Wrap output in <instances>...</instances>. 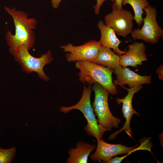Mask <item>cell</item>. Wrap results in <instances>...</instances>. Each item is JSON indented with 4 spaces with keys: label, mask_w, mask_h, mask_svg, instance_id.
Returning <instances> with one entry per match:
<instances>
[{
    "label": "cell",
    "mask_w": 163,
    "mask_h": 163,
    "mask_svg": "<svg viewBox=\"0 0 163 163\" xmlns=\"http://www.w3.org/2000/svg\"><path fill=\"white\" fill-rule=\"evenodd\" d=\"M4 8L12 17L15 27V33L13 35L8 30L6 39L10 46L9 51L12 54L21 47L28 50L32 48L35 38L34 30L36 29L37 22L34 18H28V14L23 11L11 8L6 6Z\"/></svg>",
    "instance_id": "6da1fadb"
},
{
    "label": "cell",
    "mask_w": 163,
    "mask_h": 163,
    "mask_svg": "<svg viewBox=\"0 0 163 163\" xmlns=\"http://www.w3.org/2000/svg\"><path fill=\"white\" fill-rule=\"evenodd\" d=\"M75 67L80 72L79 81L85 85L97 83L103 87L109 94H117L116 85L112 80L114 70L88 61L76 62Z\"/></svg>",
    "instance_id": "7a4b0ae2"
},
{
    "label": "cell",
    "mask_w": 163,
    "mask_h": 163,
    "mask_svg": "<svg viewBox=\"0 0 163 163\" xmlns=\"http://www.w3.org/2000/svg\"><path fill=\"white\" fill-rule=\"evenodd\" d=\"M92 89L91 85L87 87L85 85L82 97L79 101L75 105L69 107H61L60 111L66 113L73 110H78L84 115L87 124L84 129L88 135L95 137L97 141L102 139L104 134L107 130L99 124L96 119L91 103V95Z\"/></svg>",
    "instance_id": "3957f363"
},
{
    "label": "cell",
    "mask_w": 163,
    "mask_h": 163,
    "mask_svg": "<svg viewBox=\"0 0 163 163\" xmlns=\"http://www.w3.org/2000/svg\"><path fill=\"white\" fill-rule=\"evenodd\" d=\"M92 90L95 97L92 108L97 118L98 123L110 131L113 128H117L121 121L114 117L110 110L108 104L109 93L101 85L97 83L93 84Z\"/></svg>",
    "instance_id": "277c9868"
},
{
    "label": "cell",
    "mask_w": 163,
    "mask_h": 163,
    "mask_svg": "<svg viewBox=\"0 0 163 163\" xmlns=\"http://www.w3.org/2000/svg\"><path fill=\"white\" fill-rule=\"evenodd\" d=\"M146 16L143 19L142 28L133 30L131 35L135 40H141L152 44L157 43L163 36L162 28L158 24L157 20V11L149 5L144 9Z\"/></svg>",
    "instance_id": "5b68a950"
},
{
    "label": "cell",
    "mask_w": 163,
    "mask_h": 163,
    "mask_svg": "<svg viewBox=\"0 0 163 163\" xmlns=\"http://www.w3.org/2000/svg\"><path fill=\"white\" fill-rule=\"evenodd\" d=\"M13 55L15 60L20 64L26 72H35L41 79L46 81L49 80L50 78L44 72L43 68L46 65L50 63L53 60L50 50L37 58L30 54L27 48L21 47L16 50Z\"/></svg>",
    "instance_id": "8992f818"
},
{
    "label": "cell",
    "mask_w": 163,
    "mask_h": 163,
    "mask_svg": "<svg viewBox=\"0 0 163 163\" xmlns=\"http://www.w3.org/2000/svg\"><path fill=\"white\" fill-rule=\"evenodd\" d=\"M101 46L99 41L90 40L84 44L74 46L70 43L62 45L60 47L66 54V60L68 62L78 61L91 62L96 56Z\"/></svg>",
    "instance_id": "52a82bcc"
},
{
    "label": "cell",
    "mask_w": 163,
    "mask_h": 163,
    "mask_svg": "<svg viewBox=\"0 0 163 163\" xmlns=\"http://www.w3.org/2000/svg\"><path fill=\"white\" fill-rule=\"evenodd\" d=\"M104 17L105 24L112 28L116 34L125 37L131 33L133 27V16L130 11L123 8L112 9Z\"/></svg>",
    "instance_id": "ba28073f"
},
{
    "label": "cell",
    "mask_w": 163,
    "mask_h": 163,
    "mask_svg": "<svg viewBox=\"0 0 163 163\" xmlns=\"http://www.w3.org/2000/svg\"><path fill=\"white\" fill-rule=\"evenodd\" d=\"M137 145L128 147L121 144L107 143L102 139L97 141V145L95 152L91 155V159L94 161L102 160L106 163L113 157L117 155L130 154L138 150Z\"/></svg>",
    "instance_id": "9c48e42d"
},
{
    "label": "cell",
    "mask_w": 163,
    "mask_h": 163,
    "mask_svg": "<svg viewBox=\"0 0 163 163\" xmlns=\"http://www.w3.org/2000/svg\"><path fill=\"white\" fill-rule=\"evenodd\" d=\"M142 88V85L127 89L128 94L123 98H117L118 104L122 103V111L123 117L126 119L123 127L119 130L116 131L110 135L108 137L110 140L114 139L116 136L122 131L124 130L127 134L132 138V133L130 126V120L132 116L135 114L139 115V113L133 108L132 100L134 94Z\"/></svg>",
    "instance_id": "30bf717a"
},
{
    "label": "cell",
    "mask_w": 163,
    "mask_h": 163,
    "mask_svg": "<svg viewBox=\"0 0 163 163\" xmlns=\"http://www.w3.org/2000/svg\"><path fill=\"white\" fill-rule=\"evenodd\" d=\"M116 79L113 81L115 85H127L130 88L149 84L151 82V75L141 76L130 70L127 67L119 65L114 70Z\"/></svg>",
    "instance_id": "8fae6325"
},
{
    "label": "cell",
    "mask_w": 163,
    "mask_h": 163,
    "mask_svg": "<svg viewBox=\"0 0 163 163\" xmlns=\"http://www.w3.org/2000/svg\"><path fill=\"white\" fill-rule=\"evenodd\" d=\"M146 47L143 42H135L128 46V50L120 56L119 64L122 67H137L148 60L145 53Z\"/></svg>",
    "instance_id": "7c38bea8"
},
{
    "label": "cell",
    "mask_w": 163,
    "mask_h": 163,
    "mask_svg": "<svg viewBox=\"0 0 163 163\" xmlns=\"http://www.w3.org/2000/svg\"><path fill=\"white\" fill-rule=\"evenodd\" d=\"M97 26L101 33V38L99 41L101 45L112 49L119 56L124 54L125 51H122L119 48L121 42L117 36L113 29L106 25L101 20L99 21Z\"/></svg>",
    "instance_id": "4fadbf2b"
},
{
    "label": "cell",
    "mask_w": 163,
    "mask_h": 163,
    "mask_svg": "<svg viewBox=\"0 0 163 163\" xmlns=\"http://www.w3.org/2000/svg\"><path fill=\"white\" fill-rule=\"evenodd\" d=\"M96 148L94 145L82 141L78 142L75 148L71 147L68 152L69 155L66 163H87L90 153Z\"/></svg>",
    "instance_id": "5bb4252c"
},
{
    "label": "cell",
    "mask_w": 163,
    "mask_h": 163,
    "mask_svg": "<svg viewBox=\"0 0 163 163\" xmlns=\"http://www.w3.org/2000/svg\"><path fill=\"white\" fill-rule=\"evenodd\" d=\"M120 56L110 48L101 46L91 62L114 70L120 65Z\"/></svg>",
    "instance_id": "9a60e30c"
},
{
    "label": "cell",
    "mask_w": 163,
    "mask_h": 163,
    "mask_svg": "<svg viewBox=\"0 0 163 163\" xmlns=\"http://www.w3.org/2000/svg\"><path fill=\"white\" fill-rule=\"evenodd\" d=\"M122 6L127 4L130 5L133 9L134 15L133 20L139 26L143 23L142 16L144 14V9L149 5L147 0H122Z\"/></svg>",
    "instance_id": "2e32d148"
},
{
    "label": "cell",
    "mask_w": 163,
    "mask_h": 163,
    "mask_svg": "<svg viewBox=\"0 0 163 163\" xmlns=\"http://www.w3.org/2000/svg\"><path fill=\"white\" fill-rule=\"evenodd\" d=\"M16 151L14 147L4 149L0 146V163H11L15 155Z\"/></svg>",
    "instance_id": "e0dca14e"
},
{
    "label": "cell",
    "mask_w": 163,
    "mask_h": 163,
    "mask_svg": "<svg viewBox=\"0 0 163 163\" xmlns=\"http://www.w3.org/2000/svg\"><path fill=\"white\" fill-rule=\"evenodd\" d=\"M107 0H97L96 5L93 6L94 13L96 14H99L100 13V8L103 3ZM113 2L114 0H110Z\"/></svg>",
    "instance_id": "ac0fdd59"
},
{
    "label": "cell",
    "mask_w": 163,
    "mask_h": 163,
    "mask_svg": "<svg viewBox=\"0 0 163 163\" xmlns=\"http://www.w3.org/2000/svg\"><path fill=\"white\" fill-rule=\"evenodd\" d=\"M126 157V156L122 157H116L114 158H111L106 163H120Z\"/></svg>",
    "instance_id": "d6986e66"
},
{
    "label": "cell",
    "mask_w": 163,
    "mask_h": 163,
    "mask_svg": "<svg viewBox=\"0 0 163 163\" xmlns=\"http://www.w3.org/2000/svg\"><path fill=\"white\" fill-rule=\"evenodd\" d=\"M122 2V0H114V2H113L112 9H123Z\"/></svg>",
    "instance_id": "ffe728a7"
},
{
    "label": "cell",
    "mask_w": 163,
    "mask_h": 163,
    "mask_svg": "<svg viewBox=\"0 0 163 163\" xmlns=\"http://www.w3.org/2000/svg\"><path fill=\"white\" fill-rule=\"evenodd\" d=\"M156 72L158 74L159 78L163 81V65L161 64L156 69Z\"/></svg>",
    "instance_id": "44dd1931"
},
{
    "label": "cell",
    "mask_w": 163,
    "mask_h": 163,
    "mask_svg": "<svg viewBox=\"0 0 163 163\" xmlns=\"http://www.w3.org/2000/svg\"><path fill=\"white\" fill-rule=\"evenodd\" d=\"M62 0H51V3L53 8H57L59 6Z\"/></svg>",
    "instance_id": "7402d4cb"
}]
</instances>
